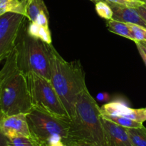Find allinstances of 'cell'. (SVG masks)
I'll return each mask as SVG.
<instances>
[{"label":"cell","mask_w":146,"mask_h":146,"mask_svg":"<svg viewBox=\"0 0 146 146\" xmlns=\"http://www.w3.org/2000/svg\"><path fill=\"white\" fill-rule=\"evenodd\" d=\"M50 81L71 119L80 94L87 88L85 73L78 61H67L49 44Z\"/></svg>","instance_id":"obj_1"},{"label":"cell","mask_w":146,"mask_h":146,"mask_svg":"<svg viewBox=\"0 0 146 146\" xmlns=\"http://www.w3.org/2000/svg\"><path fill=\"white\" fill-rule=\"evenodd\" d=\"M0 105L4 115L27 113L33 108L27 77L19 68L15 48L0 70Z\"/></svg>","instance_id":"obj_2"},{"label":"cell","mask_w":146,"mask_h":146,"mask_svg":"<svg viewBox=\"0 0 146 146\" xmlns=\"http://www.w3.org/2000/svg\"><path fill=\"white\" fill-rule=\"evenodd\" d=\"M103 119L101 107L86 88L78 96L69 121L71 146L78 142L106 146Z\"/></svg>","instance_id":"obj_3"},{"label":"cell","mask_w":146,"mask_h":146,"mask_svg":"<svg viewBox=\"0 0 146 146\" xmlns=\"http://www.w3.org/2000/svg\"><path fill=\"white\" fill-rule=\"evenodd\" d=\"M28 22L27 19L16 41L15 50L18 66L26 75L34 73L50 81L49 44L29 34Z\"/></svg>","instance_id":"obj_4"},{"label":"cell","mask_w":146,"mask_h":146,"mask_svg":"<svg viewBox=\"0 0 146 146\" xmlns=\"http://www.w3.org/2000/svg\"><path fill=\"white\" fill-rule=\"evenodd\" d=\"M31 138L38 146H71L69 121L37 108L27 113Z\"/></svg>","instance_id":"obj_5"},{"label":"cell","mask_w":146,"mask_h":146,"mask_svg":"<svg viewBox=\"0 0 146 146\" xmlns=\"http://www.w3.org/2000/svg\"><path fill=\"white\" fill-rule=\"evenodd\" d=\"M26 76L33 108L57 118L70 121L69 115L51 81L34 73H29Z\"/></svg>","instance_id":"obj_6"},{"label":"cell","mask_w":146,"mask_h":146,"mask_svg":"<svg viewBox=\"0 0 146 146\" xmlns=\"http://www.w3.org/2000/svg\"><path fill=\"white\" fill-rule=\"evenodd\" d=\"M27 19L24 15L14 12L0 16V62L14 49L20 30Z\"/></svg>","instance_id":"obj_7"},{"label":"cell","mask_w":146,"mask_h":146,"mask_svg":"<svg viewBox=\"0 0 146 146\" xmlns=\"http://www.w3.org/2000/svg\"><path fill=\"white\" fill-rule=\"evenodd\" d=\"M0 128L3 134L9 139L17 137L31 138L27 113L3 115L0 121Z\"/></svg>","instance_id":"obj_8"},{"label":"cell","mask_w":146,"mask_h":146,"mask_svg":"<svg viewBox=\"0 0 146 146\" xmlns=\"http://www.w3.org/2000/svg\"><path fill=\"white\" fill-rule=\"evenodd\" d=\"M103 115H114L130 118L143 123L146 121L145 108H132L123 101H112L101 107Z\"/></svg>","instance_id":"obj_9"},{"label":"cell","mask_w":146,"mask_h":146,"mask_svg":"<svg viewBox=\"0 0 146 146\" xmlns=\"http://www.w3.org/2000/svg\"><path fill=\"white\" fill-rule=\"evenodd\" d=\"M106 146H133L127 129L104 118Z\"/></svg>","instance_id":"obj_10"},{"label":"cell","mask_w":146,"mask_h":146,"mask_svg":"<svg viewBox=\"0 0 146 146\" xmlns=\"http://www.w3.org/2000/svg\"><path fill=\"white\" fill-rule=\"evenodd\" d=\"M108 3L112 9V19L125 23V24H138L146 28V21L141 17L136 9L123 7L118 4H112V3Z\"/></svg>","instance_id":"obj_11"},{"label":"cell","mask_w":146,"mask_h":146,"mask_svg":"<svg viewBox=\"0 0 146 146\" xmlns=\"http://www.w3.org/2000/svg\"><path fill=\"white\" fill-rule=\"evenodd\" d=\"M28 2L29 0H0V16L14 12L26 17Z\"/></svg>","instance_id":"obj_12"},{"label":"cell","mask_w":146,"mask_h":146,"mask_svg":"<svg viewBox=\"0 0 146 146\" xmlns=\"http://www.w3.org/2000/svg\"><path fill=\"white\" fill-rule=\"evenodd\" d=\"M41 12H48L44 0H29L27 7V18L30 21L34 22Z\"/></svg>","instance_id":"obj_13"},{"label":"cell","mask_w":146,"mask_h":146,"mask_svg":"<svg viewBox=\"0 0 146 146\" xmlns=\"http://www.w3.org/2000/svg\"><path fill=\"white\" fill-rule=\"evenodd\" d=\"M107 27L108 31L117 35L121 36L134 41V38L132 35L131 29L127 24L116 20L111 19L107 22Z\"/></svg>","instance_id":"obj_14"},{"label":"cell","mask_w":146,"mask_h":146,"mask_svg":"<svg viewBox=\"0 0 146 146\" xmlns=\"http://www.w3.org/2000/svg\"><path fill=\"white\" fill-rule=\"evenodd\" d=\"M126 129L133 145L146 146V128L144 125Z\"/></svg>","instance_id":"obj_15"},{"label":"cell","mask_w":146,"mask_h":146,"mask_svg":"<svg viewBox=\"0 0 146 146\" xmlns=\"http://www.w3.org/2000/svg\"><path fill=\"white\" fill-rule=\"evenodd\" d=\"M104 118L108 119L121 126L124 127L125 128H139L143 125L141 123L137 122L130 118H125L122 116H114V115H103Z\"/></svg>","instance_id":"obj_16"},{"label":"cell","mask_w":146,"mask_h":146,"mask_svg":"<svg viewBox=\"0 0 146 146\" xmlns=\"http://www.w3.org/2000/svg\"><path fill=\"white\" fill-rule=\"evenodd\" d=\"M96 11L101 18L111 20L113 18V11L111 6L106 0H101L96 3Z\"/></svg>","instance_id":"obj_17"},{"label":"cell","mask_w":146,"mask_h":146,"mask_svg":"<svg viewBox=\"0 0 146 146\" xmlns=\"http://www.w3.org/2000/svg\"><path fill=\"white\" fill-rule=\"evenodd\" d=\"M135 41H146V28L135 24H127Z\"/></svg>","instance_id":"obj_18"},{"label":"cell","mask_w":146,"mask_h":146,"mask_svg":"<svg viewBox=\"0 0 146 146\" xmlns=\"http://www.w3.org/2000/svg\"><path fill=\"white\" fill-rule=\"evenodd\" d=\"M106 1L112 4H118L123 7H131L137 9L141 6L145 5L146 1L143 0H106Z\"/></svg>","instance_id":"obj_19"},{"label":"cell","mask_w":146,"mask_h":146,"mask_svg":"<svg viewBox=\"0 0 146 146\" xmlns=\"http://www.w3.org/2000/svg\"><path fill=\"white\" fill-rule=\"evenodd\" d=\"M10 146H38V144L31 138L17 137L9 138Z\"/></svg>","instance_id":"obj_20"},{"label":"cell","mask_w":146,"mask_h":146,"mask_svg":"<svg viewBox=\"0 0 146 146\" xmlns=\"http://www.w3.org/2000/svg\"><path fill=\"white\" fill-rule=\"evenodd\" d=\"M37 38L41 39V41H43L47 44H52V39H51V31L49 30V27H44L41 26Z\"/></svg>","instance_id":"obj_21"},{"label":"cell","mask_w":146,"mask_h":146,"mask_svg":"<svg viewBox=\"0 0 146 146\" xmlns=\"http://www.w3.org/2000/svg\"><path fill=\"white\" fill-rule=\"evenodd\" d=\"M48 12H41L37 16L35 22L41 27H48Z\"/></svg>","instance_id":"obj_22"},{"label":"cell","mask_w":146,"mask_h":146,"mask_svg":"<svg viewBox=\"0 0 146 146\" xmlns=\"http://www.w3.org/2000/svg\"><path fill=\"white\" fill-rule=\"evenodd\" d=\"M136 47L146 66V41H135Z\"/></svg>","instance_id":"obj_23"},{"label":"cell","mask_w":146,"mask_h":146,"mask_svg":"<svg viewBox=\"0 0 146 146\" xmlns=\"http://www.w3.org/2000/svg\"><path fill=\"white\" fill-rule=\"evenodd\" d=\"M96 100L99 102L102 103H108L111 101V94L107 92H101L97 94Z\"/></svg>","instance_id":"obj_24"},{"label":"cell","mask_w":146,"mask_h":146,"mask_svg":"<svg viewBox=\"0 0 146 146\" xmlns=\"http://www.w3.org/2000/svg\"><path fill=\"white\" fill-rule=\"evenodd\" d=\"M2 116L3 113L1 111V105H0V121H1ZM0 146H10L9 140L3 134V133L1 131V128H0Z\"/></svg>","instance_id":"obj_25"},{"label":"cell","mask_w":146,"mask_h":146,"mask_svg":"<svg viewBox=\"0 0 146 146\" xmlns=\"http://www.w3.org/2000/svg\"><path fill=\"white\" fill-rule=\"evenodd\" d=\"M138 12L139 13L140 15L141 16L143 19L146 21V8L144 6H141V7H138L136 9Z\"/></svg>","instance_id":"obj_26"},{"label":"cell","mask_w":146,"mask_h":146,"mask_svg":"<svg viewBox=\"0 0 146 146\" xmlns=\"http://www.w3.org/2000/svg\"><path fill=\"white\" fill-rule=\"evenodd\" d=\"M73 146H97V145H94V144L88 143H85V142H78V143H76L75 144L73 145Z\"/></svg>","instance_id":"obj_27"},{"label":"cell","mask_w":146,"mask_h":146,"mask_svg":"<svg viewBox=\"0 0 146 146\" xmlns=\"http://www.w3.org/2000/svg\"><path fill=\"white\" fill-rule=\"evenodd\" d=\"M91 1H92L93 2H95V3H96V2H98V1H101V0H91Z\"/></svg>","instance_id":"obj_28"},{"label":"cell","mask_w":146,"mask_h":146,"mask_svg":"<svg viewBox=\"0 0 146 146\" xmlns=\"http://www.w3.org/2000/svg\"><path fill=\"white\" fill-rule=\"evenodd\" d=\"M143 6H144V7H145V8H146V3H145V5H143Z\"/></svg>","instance_id":"obj_29"},{"label":"cell","mask_w":146,"mask_h":146,"mask_svg":"<svg viewBox=\"0 0 146 146\" xmlns=\"http://www.w3.org/2000/svg\"><path fill=\"white\" fill-rule=\"evenodd\" d=\"M145 114H146V108H145Z\"/></svg>","instance_id":"obj_30"},{"label":"cell","mask_w":146,"mask_h":146,"mask_svg":"<svg viewBox=\"0 0 146 146\" xmlns=\"http://www.w3.org/2000/svg\"><path fill=\"white\" fill-rule=\"evenodd\" d=\"M143 1H146V0H143Z\"/></svg>","instance_id":"obj_31"}]
</instances>
